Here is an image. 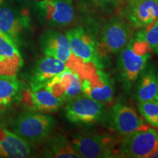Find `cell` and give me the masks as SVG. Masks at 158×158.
Returning a JSON list of instances; mask_svg holds the SVG:
<instances>
[{
    "instance_id": "22",
    "label": "cell",
    "mask_w": 158,
    "mask_h": 158,
    "mask_svg": "<svg viewBox=\"0 0 158 158\" xmlns=\"http://www.w3.org/2000/svg\"><path fill=\"white\" fill-rule=\"evenodd\" d=\"M134 37L147 43L152 52L158 54V19L149 25L140 29Z\"/></svg>"
},
{
    "instance_id": "23",
    "label": "cell",
    "mask_w": 158,
    "mask_h": 158,
    "mask_svg": "<svg viewBox=\"0 0 158 158\" xmlns=\"http://www.w3.org/2000/svg\"><path fill=\"white\" fill-rule=\"evenodd\" d=\"M138 110L146 121L158 128V100L139 102Z\"/></svg>"
},
{
    "instance_id": "29",
    "label": "cell",
    "mask_w": 158,
    "mask_h": 158,
    "mask_svg": "<svg viewBox=\"0 0 158 158\" xmlns=\"http://www.w3.org/2000/svg\"><path fill=\"white\" fill-rule=\"evenodd\" d=\"M3 107H4V106H2V105H0V109H1V108H2Z\"/></svg>"
},
{
    "instance_id": "7",
    "label": "cell",
    "mask_w": 158,
    "mask_h": 158,
    "mask_svg": "<svg viewBox=\"0 0 158 158\" xmlns=\"http://www.w3.org/2000/svg\"><path fill=\"white\" fill-rule=\"evenodd\" d=\"M33 5L40 20L52 27H67L75 19L71 2L63 0H35Z\"/></svg>"
},
{
    "instance_id": "12",
    "label": "cell",
    "mask_w": 158,
    "mask_h": 158,
    "mask_svg": "<svg viewBox=\"0 0 158 158\" xmlns=\"http://www.w3.org/2000/svg\"><path fill=\"white\" fill-rule=\"evenodd\" d=\"M30 27L27 10H17L7 5H0V31L21 45V35Z\"/></svg>"
},
{
    "instance_id": "3",
    "label": "cell",
    "mask_w": 158,
    "mask_h": 158,
    "mask_svg": "<svg viewBox=\"0 0 158 158\" xmlns=\"http://www.w3.org/2000/svg\"><path fill=\"white\" fill-rule=\"evenodd\" d=\"M55 120L52 116L37 111L24 112L14 120L13 132L31 143L43 141L50 135L54 127Z\"/></svg>"
},
{
    "instance_id": "16",
    "label": "cell",
    "mask_w": 158,
    "mask_h": 158,
    "mask_svg": "<svg viewBox=\"0 0 158 158\" xmlns=\"http://www.w3.org/2000/svg\"><path fill=\"white\" fill-rule=\"evenodd\" d=\"M23 64L19 45L0 31V77H16Z\"/></svg>"
},
{
    "instance_id": "25",
    "label": "cell",
    "mask_w": 158,
    "mask_h": 158,
    "mask_svg": "<svg viewBox=\"0 0 158 158\" xmlns=\"http://www.w3.org/2000/svg\"><path fill=\"white\" fill-rule=\"evenodd\" d=\"M16 1L23 6H30L34 4L35 0H16Z\"/></svg>"
},
{
    "instance_id": "20",
    "label": "cell",
    "mask_w": 158,
    "mask_h": 158,
    "mask_svg": "<svg viewBox=\"0 0 158 158\" xmlns=\"http://www.w3.org/2000/svg\"><path fill=\"white\" fill-rule=\"evenodd\" d=\"M138 102L158 100V81L155 68L152 65L146 67L140 76L135 91Z\"/></svg>"
},
{
    "instance_id": "24",
    "label": "cell",
    "mask_w": 158,
    "mask_h": 158,
    "mask_svg": "<svg viewBox=\"0 0 158 158\" xmlns=\"http://www.w3.org/2000/svg\"><path fill=\"white\" fill-rule=\"evenodd\" d=\"M91 1L99 5H106V4L116 2L118 0H91Z\"/></svg>"
},
{
    "instance_id": "26",
    "label": "cell",
    "mask_w": 158,
    "mask_h": 158,
    "mask_svg": "<svg viewBox=\"0 0 158 158\" xmlns=\"http://www.w3.org/2000/svg\"><path fill=\"white\" fill-rule=\"evenodd\" d=\"M63 1H66V2H73V0H63Z\"/></svg>"
},
{
    "instance_id": "10",
    "label": "cell",
    "mask_w": 158,
    "mask_h": 158,
    "mask_svg": "<svg viewBox=\"0 0 158 158\" xmlns=\"http://www.w3.org/2000/svg\"><path fill=\"white\" fill-rule=\"evenodd\" d=\"M17 97L26 108L44 114L56 112L64 103L45 86L35 89L23 88L21 86Z\"/></svg>"
},
{
    "instance_id": "11",
    "label": "cell",
    "mask_w": 158,
    "mask_h": 158,
    "mask_svg": "<svg viewBox=\"0 0 158 158\" xmlns=\"http://www.w3.org/2000/svg\"><path fill=\"white\" fill-rule=\"evenodd\" d=\"M106 127L114 131L127 135L144 125L142 118L131 106L117 102L106 116Z\"/></svg>"
},
{
    "instance_id": "17",
    "label": "cell",
    "mask_w": 158,
    "mask_h": 158,
    "mask_svg": "<svg viewBox=\"0 0 158 158\" xmlns=\"http://www.w3.org/2000/svg\"><path fill=\"white\" fill-rule=\"evenodd\" d=\"M33 151L32 143L23 139L14 132L0 127V158L27 157Z\"/></svg>"
},
{
    "instance_id": "6",
    "label": "cell",
    "mask_w": 158,
    "mask_h": 158,
    "mask_svg": "<svg viewBox=\"0 0 158 158\" xmlns=\"http://www.w3.org/2000/svg\"><path fill=\"white\" fill-rule=\"evenodd\" d=\"M105 104L93 99L78 95L70 101L64 108L65 117L71 123L92 124L101 120L105 115Z\"/></svg>"
},
{
    "instance_id": "19",
    "label": "cell",
    "mask_w": 158,
    "mask_h": 158,
    "mask_svg": "<svg viewBox=\"0 0 158 158\" xmlns=\"http://www.w3.org/2000/svg\"><path fill=\"white\" fill-rule=\"evenodd\" d=\"M44 141L43 151L46 157L81 158L75 151L72 142L62 134L47 137Z\"/></svg>"
},
{
    "instance_id": "4",
    "label": "cell",
    "mask_w": 158,
    "mask_h": 158,
    "mask_svg": "<svg viewBox=\"0 0 158 158\" xmlns=\"http://www.w3.org/2000/svg\"><path fill=\"white\" fill-rule=\"evenodd\" d=\"M133 27L127 21L114 17L110 19L102 29L100 41L98 43L100 57L119 53L133 37Z\"/></svg>"
},
{
    "instance_id": "13",
    "label": "cell",
    "mask_w": 158,
    "mask_h": 158,
    "mask_svg": "<svg viewBox=\"0 0 158 158\" xmlns=\"http://www.w3.org/2000/svg\"><path fill=\"white\" fill-rule=\"evenodd\" d=\"M45 86L57 98L68 102L81 93V78L76 70L68 68Z\"/></svg>"
},
{
    "instance_id": "8",
    "label": "cell",
    "mask_w": 158,
    "mask_h": 158,
    "mask_svg": "<svg viewBox=\"0 0 158 158\" xmlns=\"http://www.w3.org/2000/svg\"><path fill=\"white\" fill-rule=\"evenodd\" d=\"M71 142L75 151L81 157H111L115 151V142L108 135L77 134Z\"/></svg>"
},
{
    "instance_id": "14",
    "label": "cell",
    "mask_w": 158,
    "mask_h": 158,
    "mask_svg": "<svg viewBox=\"0 0 158 158\" xmlns=\"http://www.w3.org/2000/svg\"><path fill=\"white\" fill-rule=\"evenodd\" d=\"M124 15L133 28L147 27L158 19V0H127Z\"/></svg>"
},
{
    "instance_id": "21",
    "label": "cell",
    "mask_w": 158,
    "mask_h": 158,
    "mask_svg": "<svg viewBox=\"0 0 158 158\" xmlns=\"http://www.w3.org/2000/svg\"><path fill=\"white\" fill-rule=\"evenodd\" d=\"M16 77H0V105L5 107L15 97H17L21 87Z\"/></svg>"
},
{
    "instance_id": "9",
    "label": "cell",
    "mask_w": 158,
    "mask_h": 158,
    "mask_svg": "<svg viewBox=\"0 0 158 158\" xmlns=\"http://www.w3.org/2000/svg\"><path fill=\"white\" fill-rule=\"evenodd\" d=\"M73 55L84 64H92L101 68L95 39L84 27H77L67 31Z\"/></svg>"
},
{
    "instance_id": "2",
    "label": "cell",
    "mask_w": 158,
    "mask_h": 158,
    "mask_svg": "<svg viewBox=\"0 0 158 158\" xmlns=\"http://www.w3.org/2000/svg\"><path fill=\"white\" fill-rule=\"evenodd\" d=\"M101 68L92 63H82L77 71L81 78V93L105 104L113 100L115 84L113 79Z\"/></svg>"
},
{
    "instance_id": "5",
    "label": "cell",
    "mask_w": 158,
    "mask_h": 158,
    "mask_svg": "<svg viewBox=\"0 0 158 158\" xmlns=\"http://www.w3.org/2000/svg\"><path fill=\"white\" fill-rule=\"evenodd\" d=\"M158 149V133L144 124L125 135L120 145L118 155L122 157L147 158Z\"/></svg>"
},
{
    "instance_id": "1",
    "label": "cell",
    "mask_w": 158,
    "mask_h": 158,
    "mask_svg": "<svg viewBox=\"0 0 158 158\" xmlns=\"http://www.w3.org/2000/svg\"><path fill=\"white\" fill-rule=\"evenodd\" d=\"M152 52L147 43L131 37L119 52L116 61L118 78L124 85L130 87L139 78L151 58Z\"/></svg>"
},
{
    "instance_id": "28",
    "label": "cell",
    "mask_w": 158,
    "mask_h": 158,
    "mask_svg": "<svg viewBox=\"0 0 158 158\" xmlns=\"http://www.w3.org/2000/svg\"><path fill=\"white\" fill-rule=\"evenodd\" d=\"M156 75H157V81H158V70L157 72V73H156Z\"/></svg>"
},
{
    "instance_id": "27",
    "label": "cell",
    "mask_w": 158,
    "mask_h": 158,
    "mask_svg": "<svg viewBox=\"0 0 158 158\" xmlns=\"http://www.w3.org/2000/svg\"><path fill=\"white\" fill-rule=\"evenodd\" d=\"M4 2H5V0H0V5H2Z\"/></svg>"
},
{
    "instance_id": "18",
    "label": "cell",
    "mask_w": 158,
    "mask_h": 158,
    "mask_svg": "<svg viewBox=\"0 0 158 158\" xmlns=\"http://www.w3.org/2000/svg\"><path fill=\"white\" fill-rule=\"evenodd\" d=\"M68 67L60 59L45 56L35 64L29 80L31 89L45 86L51 79L60 74Z\"/></svg>"
},
{
    "instance_id": "15",
    "label": "cell",
    "mask_w": 158,
    "mask_h": 158,
    "mask_svg": "<svg viewBox=\"0 0 158 158\" xmlns=\"http://www.w3.org/2000/svg\"><path fill=\"white\" fill-rule=\"evenodd\" d=\"M40 48L45 56H52L68 63L73 56L66 34L54 29H47L39 38Z\"/></svg>"
}]
</instances>
